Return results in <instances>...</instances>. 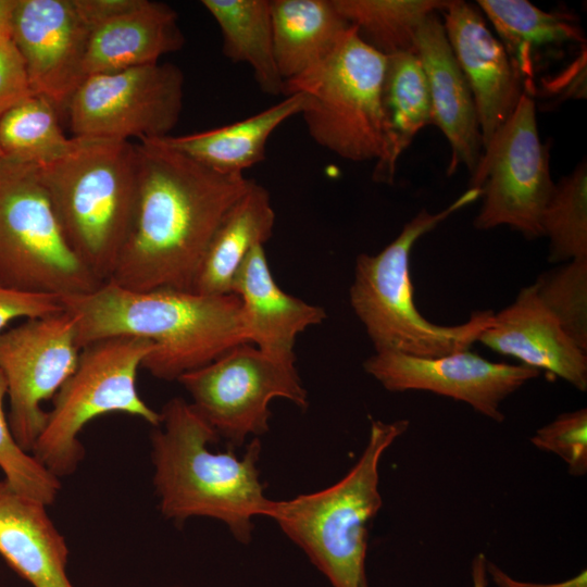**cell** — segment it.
I'll list each match as a JSON object with an SVG mask.
<instances>
[{
    "label": "cell",
    "mask_w": 587,
    "mask_h": 587,
    "mask_svg": "<svg viewBox=\"0 0 587 587\" xmlns=\"http://www.w3.org/2000/svg\"><path fill=\"white\" fill-rule=\"evenodd\" d=\"M135 148L136 210L109 282L134 291H192L216 229L252 179L215 171L159 138Z\"/></svg>",
    "instance_id": "6da1fadb"
},
{
    "label": "cell",
    "mask_w": 587,
    "mask_h": 587,
    "mask_svg": "<svg viewBox=\"0 0 587 587\" xmlns=\"http://www.w3.org/2000/svg\"><path fill=\"white\" fill-rule=\"evenodd\" d=\"M61 303L75 320L80 349L114 336L148 339L154 350L142 367L166 382L178 380L248 342L241 303L234 294L134 291L107 282L92 292L61 298Z\"/></svg>",
    "instance_id": "7a4b0ae2"
},
{
    "label": "cell",
    "mask_w": 587,
    "mask_h": 587,
    "mask_svg": "<svg viewBox=\"0 0 587 587\" xmlns=\"http://www.w3.org/2000/svg\"><path fill=\"white\" fill-rule=\"evenodd\" d=\"M151 433L153 486L161 514L177 525L190 517H210L226 525L240 544H249L254 520L266 517L272 499L264 492L259 438L238 457L234 449L212 451L220 440L213 428L183 398L162 408Z\"/></svg>",
    "instance_id": "3957f363"
},
{
    "label": "cell",
    "mask_w": 587,
    "mask_h": 587,
    "mask_svg": "<svg viewBox=\"0 0 587 587\" xmlns=\"http://www.w3.org/2000/svg\"><path fill=\"white\" fill-rule=\"evenodd\" d=\"M73 138L65 154L37 165L38 174L68 246L107 283L134 221L136 148L130 141Z\"/></svg>",
    "instance_id": "277c9868"
},
{
    "label": "cell",
    "mask_w": 587,
    "mask_h": 587,
    "mask_svg": "<svg viewBox=\"0 0 587 587\" xmlns=\"http://www.w3.org/2000/svg\"><path fill=\"white\" fill-rule=\"evenodd\" d=\"M480 196V189L467 188L441 211L423 209L382 251L357 257L349 300L375 352L433 358L469 350L492 323V310L473 311L469 320L457 325L429 322L414 303L410 273L411 252L417 240Z\"/></svg>",
    "instance_id": "5b68a950"
},
{
    "label": "cell",
    "mask_w": 587,
    "mask_h": 587,
    "mask_svg": "<svg viewBox=\"0 0 587 587\" xmlns=\"http://www.w3.org/2000/svg\"><path fill=\"white\" fill-rule=\"evenodd\" d=\"M408 427V420L372 421L362 454L341 479L319 491L272 500L266 517L302 550L333 587H370L369 532L383 505L379 463Z\"/></svg>",
    "instance_id": "8992f818"
},
{
    "label": "cell",
    "mask_w": 587,
    "mask_h": 587,
    "mask_svg": "<svg viewBox=\"0 0 587 587\" xmlns=\"http://www.w3.org/2000/svg\"><path fill=\"white\" fill-rule=\"evenodd\" d=\"M154 350L151 341L114 336L90 342L79 352L75 371L52 399L45 427L32 454L55 477L71 475L84 458L78 435L87 423L109 413L139 417L157 427L160 412L137 389L138 370Z\"/></svg>",
    "instance_id": "52a82bcc"
},
{
    "label": "cell",
    "mask_w": 587,
    "mask_h": 587,
    "mask_svg": "<svg viewBox=\"0 0 587 587\" xmlns=\"http://www.w3.org/2000/svg\"><path fill=\"white\" fill-rule=\"evenodd\" d=\"M386 61L351 26L326 60L285 82L283 95H303L300 114L319 146L352 162L377 161L384 149Z\"/></svg>",
    "instance_id": "ba28073f"
},
{
    "label": "cell",
    "mask_w": 587,
    "mask_h": 587,
    "mask_svg": "<svg viewBox=\"0 0 587 587\" xmlns=\"http://www.w3.org/2000/svg\"><path fill=\"white\" fill-rule=\"evenodd\" d=\"M102 284L68 246L38 166L0 153V285L64 298Z\"/></svg>",
    "instance_id": "9c48e42d"
},
{
    "label": "cell",
    "mask_w": 587,
    "mask_h": 587,
    "mask_svg": "<svg viewBox=\"0 0 587 587\" xmlns=\"http://www.w3.org/2000/svg\"><path fill=\"white\" fill-rule=\"evenodd\" d=\"M177 382L190 396L193 409L234 450L249 437L259 438L270 430L274 399L288 400L301 410L309 405L296 361L267 354L250 342L232 348Z\"/></svg>",
    "instance_id": "30bf717a"
},
{
    "label": "cell",
    "mask_w": 587,
    "mask_h": 587,
    "mask_svg": "<svg viewBox=\"0 0 587 587\" xmlns=\"http://www.w3.org/2000/svg\"><path fill=\"white\" fill-rule=\"evenodd\" d=\"M549 148L539 137L536 105L523 93L510 118L484 147L469 188L482 190L474 226H509L527 239L542 237L541 215L553 191Z\"/></svg>",
    "instance_id": "8fae6325"
},
{
    "label": "cell",
    "mask_w": 587,
    "mask_h": 587,
    "mask_svg": "<svg viewBox=\"0 0 587 587\" xmlns=\"http://www.w3.org/2000/svg\"><path fill=\"white\" fill-rule=\"evenodd\" d=\"M183 101L182 70L158 62L86 77L66 109L76 138L140 141L170 136Z\"/></svg>",
    "instance_id": "7c38bea8"
},
{
    "label": "cell",
    "mask_w": 587,
    "mask_h": 587,
    "mask_svg": "<svg viewBox=\"0 0 587 587\" xmlns=\"http://www.w3.org/2000/svg\"><path fill=\"white\" fill-rule=\"evenodd\" d=\"M80 348L72 314L62 312L25 320L0 334V371L7 382L8 422L18 446L32 453L47 411L75 371Z\"/></svg>",
    "instance_id": "4fadbf2b"
},
{
    "label": "cell",
    "mask_w": 587,
    "mask_h": 587,
    "mask_svg": "<svg viewBox=\"0 0 587 587\" xmlns=\"http://www.w3.org/2000/svg\"><path fill=\"white\" fill-rule=\"evenodd\" d=\"M102 0H18L12 38L35 95L55 108L67 104L85 79L90 34L104 16Z\"/></svg>",
    "instance_id": "5bb4252c"
},
{
    "label": "cell",
    "mask_w": 587,
    "mask_h": 587,
    "mask_svg": "<svg viewBox=\"0 0 587 587\" xmlns=\"http://www.w3.org/2000/svg\"><path fill=\"white\" fill-rule=\"evenodd\" d=\"M363 369L388 391H430L463 401L496 422L504 420L501 402L540 373L523 364L489 361L470 349L433 358L375 352Z\"/></svg>",
    "instance_id": "9a60e30c"
},
{
    "label": "cell",
    "mask_w": 587,
    "mask_h": 587,
    "mask_svg": "<svg viewBox=\"0 0 587 587\" xmlns=\"http://www.w3.org/2000/svg\"><path fill=\"white\" fill-rule=\"evenodd\" d=\"M440 14L474 98L484 149L526 92L523 77L477 7L449 0Z\"/></svg>",
    "instance_id": "2e32d148"
},
{
    "label": "cell",
    "mask_w": 587,
    "mask_h": 587,
    "mask_svg": "<svg viewBox=\"0 0 587 587\" xmlns=\"http://www.w3.org/2000/svg\"><path fill=\"white\" fill-rule=\"evenodd\" d=\"M485 347L540 372L547 371L579 391L587 390V353L565 334L534 286L520 290L479 335Z\"/></svg>",
    "instance_id": "e0dca14e"
},
{
    "label": "cell",
    "mask_w": 587,
    "mask_h": 587,
    "mask_svg": "<svg viewBox=\"0 0 587 587\" xmlns=\"http://www.w3.org/2000/svg\"><path fill=\"white\" fill-rule=\"evenodd\" d=\"M415 53L426 77L433 124L451 148L448 174L454 173L459 165L472 174L483 154V138L471 88L448 41L439 12L428 14L420 24Z\"/></svg>",
    "instance_id": "ac0fdd59"
},
{
    "label": "cell",
    "mask_w": 587,
    "mask_h": 587,
    "mask_svg": "<svg viewBox=\"0 0 587 587\" xmlns=\"http://www.w3.org/2000/svg\"><path fill=\"white\" fill-rule=\"evenodd\" d=\"M184 43L178 14L170 5L151 0H124L92 28L84 75L86 78L158 63L162 55L180 50Z\"/></svg>",
    "instance_id": "d6986e66"
},
{
    "label": "cell",
    "mask_w": 587,
    "mask_h": 587,
    "mask_svg": "<svg viewBox=\"0 0 587 587\" xmlns=\"http://www.w3.org/2000/svg\"><path fill=\"white\" fill-rule=\"evenodd\" d=\"M233 294L241 303L248 342L282 359L296 361L298 335L326 319L323 308L294 297L277 285L264 245H257L247 255Z\"/></svg>",
    "instance_id": "ffe728a7"
},
{
    "label": "cell",
    "mask_w": 587,
    "mask_h": 587,
    "mask_svg": "<svg viewBox=\"0 0 587 587\" xmlns=\"http://www.w3.org/2000/svg\"><path fill=\"white\" fill-rule=\"evenodd\" d=\"M47 507L0 480V555L33 587H74L66 540Z\"/></svg>",
    "instance_id": "44dd1931"
},
{
    "label": "cell",
    "mask_w": 587,
    "mask_h": 587,
    "mask_svg": "<svg viewBox=\"0 0 587 587\" xmlns=\"http://www.w3.org/2000/svg\"><path fill=\"white\" fill-rule=\"evenodd\" d=\"M275 218L270 192L252 179L216 229L192 291L209 296L232 295L243 261L253 247L264 245L271 238Z\"/></svg>",
    "instance_id": "7402d4cb"
},
{
    "label": "cell",
    "mask_w": 587,
    "mask_h": 587,
    "mask_svg": "<svg viewBox=\"0 0 587 587\" xmlns=\"http://www.w3.org/2000/svg\"><path fill=\"white\" fill-rule=\"evenodd\" d=\"M280 102L245 120L199 133L159 138L166 146L222 173L243 171L265 160L266 143L284 122L301 113L303 95Z\"/></svg>",
    "instance_id": "603a6c76"
},
{
    "label": "cell",
    "mask_w": 587,
    "mask_h": 587,
    "mask_svg": "<svg viewBox=\"0 0 587 587\" xmlns=\"http://www.w3.org/2000/svg\"><path fill=\"white\" fill-rule=\"evenodd\" d=\"M274 54L285 82L326 60L351 25L334 0H271Z\"/></svg>",
    "instance_id": "cb8c5ba5"
},
{
    "label": "cell",
    "mask_w": 587,
    "mask_h": 587,
    "mask_svg": "<svg viewBox=\"0 0 587 587\" xmlns=\"http://www.w3.org/2000/svg\"><path fill=\"white\" fill-rule=\"evenodd\" d=\"M382 107L384 149L376 161L373 180L392 184L402 152L424 126L433 124L426 77L415 52L387 57Z\"/></svg>",
    "instance_id": "d4e9b609"
},
{
    "label": "cell",
    "mask_w": 587,
    "mask_h": 587,
    "mask_svg": "<svg viewBox=\"0 0 587 587\" xmlns=\"http://www.w3.org/2000/svg\"><path fill=\"white\" fill-rule=\"evenodd\" d=\"M217 23L222 52L233 63H247L260 90L284 93L274 54L271 0H202Z\"/></svg>",
    "instance_id": "484cf974"
},
{
    "label": "cell",
    "mask_w": 587,
    "mask_h": 587,
    "mask_svg": "<svg viewBox=\"0 0 587 587\" xmlns=\"http://www.w3.org/2000/svg\"><path fill=\"white\" fill-rule=\"evenodd\" d=\"M522 77L533 75L541 51L585 42L582 29L565 14L546 12L526 0H477Z\"/></svg>",
    "instance_id": "4316f807"
},
{
    "label": "cell",
    "mask_w": 587,
    "mask_h": 587,
    "mask_svg": "<svg viewBox=\"0 0 587 587\" xmlns=\"http://www.w3.org/2000/svg\"><path fill=\"white\" fill-rule=\"evenodd\" d=\"M449 0H334L358 37L385 57L415 52L422 21Z\"/></svg>",
    "instance_id": "83f0119b"
},
{
    "label": "cell",
    "mask_w": 587,
    "mask_h": 587,
    "mask_svg": "<svg viewBox=\"0 0 587 587\" xmlns=\"http://www.w3.org/2000/svg\"><path fill=\"white\" fill-rule=\"evenodd\" d=\"M74 143L59 124L57 108L33 95L0 117V153L18 161L43 165L65 154Z\"/></svg>",
    "instance_id": "f1b7e54d"
},
{
    "label": "cell",
    "mask_w": 587,
    "mask_h": 587,
    "mask_svg": "<svg viewBox=\"0 0 587 587\" xmlns=\"http://www.w3.org/2000/svg\"><path fill=\"white\" fill-rule=\"evenodd\" d=\"M541 233L549 239L552 263L587 259V164L579 162L562 177L541 215Z\"/></svg>",
    "instance_id": "f546056e"
},
{
    "label": "cell",
    "mask_w": 587,
    "mask_h": 587,
    "mask_svg": "<svg viewBox=\"0 0 587 587\" xmlns=\"http://www.w3.org/2000/svg\"><path fill=\"white\" fill-rule=\"evenodd\" d=\"M532 285L570 339L587 353V259L561 263Z\"/></svg>",
    "instance_id": "4dcf8cb0"
},
{
    "label": "cell",
    "mask_w": 587,
    "mask_h": 587,
    "mask_svg": "<svg viewBox=\"0 0 587 587\" xmlns=\"http://www.w3.org/2000/svg\"><path fill=\"white\" fill-rule=\"evenodd\" d=\"M5 398L7 382L0 371V470L4 480L18 492L46 505L52 504L61 488V482L15 441L4 412Z\"/></svg>",
    "instance_id": "1f68e13d"
},
{
    "label": "cell",
    "mask_w": 587,
    "mask_h": 587,
    "mask_svg": "<svg viewBox=\"0 0 587 587\" xmlns=\"http://www.w3.org/2000/svg\"><path fill=\"white\" fill-rule=\"evenodd\" d=\"M538 449L552 452L566 464L573 476L587 473V409L558 415L530 438Z\"/></svg>",
    "instance_id": "d6a6232c"
},
{
    "label": "cell",
    "mask_w": 587,
    "mask_h": 587,
    "mask_svg": "<svg viewBox=\"0 0 587 587\" xmlns=\"http://www.w3.org/2000/svg\"><path fill=\"white\" fill-rule=\"evenodd\" d=\"M33 95L25 61L12 39L0 46V117Z\"/></svg>",
    "instance_id": "836d02e7"
},
{
    "label": "cell",
    "mask_w": 587,
    "mask_h": 587,
    "mask_svg": "<svg viewBox=\"0 0 587 587\" xmlns=\"http://www.w3.org/2000/svg\"><path fill=\"white\" fill-rule=\"evenodd\" d=\"M63 311L61 298L20 291L0 285V334L17 319H36Z\"/></svg>",
    "instance_id": "e575fe53"
},
{
    "label": "cell",
    "mask_w": 587,
    "mask_h": 587,
    "mask_svg": "<svg viewBox=\"0 0 587 587\" xmlns=\"http://www.w3.org/2000/svg\"><path fill=\"white\" fill-rule=\"evenodd\" d=\"M487 573L491 576V579L497 587H587L586 570L580 571L576 576L570 579L550 584L516 580L489 561L487 562Z\"/></svg>",
    "instance_id": "d590c367"
},
{
    "label": "cell",
    "mask_w": 587,
    "mask_h": 587,
    "mask_svg": "<svg viewBox=\"0 0 587 587\" xmlns=\"http://www.w3.org/2000/svg\"><path fill=\"white\" fill-rule=\"evenodd\" d=\"M487 562L484 553H478L472 561V582L473 587H486L487 586Z\"/></svg>",
    "instance_id": "8d00e7d4"
},
{
    "label": "cell",
    "mask_w": 587,
    "mask_h": 587,
    "mask_svg": "<svg viewBox=\"0 0 587 587\" xmlns=\"http://www.w3.org/2000/svg\"><path fill=\"white\" fill-rule=\"evenodd\" d=\"M18 0H0V30L12 34V24Z\"/></svg>",
    "instance_id": "74e56055"
},
{
    "label": "cell",
    "mask_w": 587,
    "mask_h": 587,
    "mask_svg": "<svg viewBox=\"0 0 587 587\" xmlns=\"http://www.w3.org/2000/svg\"><path fill=\"white\" fill-rule=\"evenodd\" d=\"M12 34L0 30V46L7 43L8 41L12 40Z\"/></svg>",
    "instance_id": "f35d334b"
},
{
    "label": "cell",
    "mask_w": 587,
    "mask_h": 587,
    "mask_svg": "<svg viewBox=\"0 0 587 587\" xmlns=\"http://www.w3.org/2000/svg\"><path fill=\"white\" fill-rule=\"evenodd\" d=\"M171 587H184V586H171Z\"/></svg>",
    "instance_id": "ab89813d"
}]
</instances>
